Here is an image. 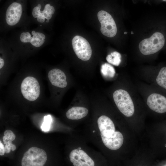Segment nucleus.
<instances>
[{"label": "nucleus", "mask_w": 166, "mask_h": 166, "mask_svg": "<svg viewBox=\"0 0 166 166\" xmlns=\"http://www.w3.org/2000/svg\"><path fill=\"white\" fill-rule=\"evenodd\" d=\"M102 142L105 145L111 150L119 149L122 145L124 138L122 133L115 131V127L111 120L104 115L97 120Z\"/></svg>", "instance_id": "f257e3e1"}, {"label": "nucleus", "mask_w": 166, "mask_h": 166, "mask_svg": "<svg viewBox=\"0 0 166 166\" xmlns=\"http://www.w3.org/2000/svg\"><path fill=\"white\" fill-rule=\"evenodd\" d=\"M165 42L164 35L160 32H156L150 38L141 41L139 44V48L144 55L153 54L163 47Z\"/></svg>", "instance_id": "f03ea898"}, {"label": "nucleus", "mask_w": 166, "mask_h": 166, "mask_svg": "<svg viewBox=\"0 0 166 166\" xmlns=\"http://www.w3.org/2000/svg\"><path fill=\"white\" fill-rule=\"evenodd\" d=\"M114 101L120 111L124 116L130 117L134 112V105L132 98L126 91L118 89L113 95Z\"/></svg>", "instance_id": "7ed1b4c3"}, {"label": "nucleus", "mask_w": 166, "mask_h": 166, "mask_svg": "<svg viewBox=\"0 0 166 166\" xmlns=\"http://www.w3.org/2000/svg\"><path fill=\"white\" fill-rule=\"evenodd\" d=\"M20 91L23 97L30 101H34L39 97L41 87L39 83L35 77L27 76L21 82Z\"/></svg>", "instance_id": "20e7f679"}, {"label": "nucleus", "mask_w": 166, "mask_h": 166, "mask_svg": "<svg viewBox=\"0 0 166 166\" xmlns=\"http://www.w3.org/2000/svg\"><path fill=\"white\" fill-rule=\"evenodd\" d=\"M47 160V154L44 150L32 147L24 154L21 165L22 166H42Z\"/></svg>", "instance_id": "39448f33"}, {"label": "nucleus", "mask_w": 166, "mask_h": 166, "mask_svg": "<svg viewBox=\"0 0 166 166\" xmlns=\"http://www.w3.org/2000/svg\"><path fill=\"white\" fill-rule=\"evenodd\" d=\"M73 50L79 59L86 61L89 60L92 54V50L88 41L81 36H75L72 40Z\"/></svg>", "instance_id": "423d86ee"}, {"label": "nucleus", "mask_w": 166, "mask_h": 166, "mask_svg": "<svg viewBox=\"0 0 166 166\" xmlns=\"http://www.w3.org/2000/svg\"><path fill=\"white\" fill-rule=\"evenodd\" d=\"M97 17L101 23V31L105 36L112 38L116 35L117 27L113 18L107 12L101 10L97 13Z\"/></svg>", "instance_id": "0eeeda50"}, {"label": "nucleus", "mask_w": 166, "mask_h": 166, "mask_svg": "<svg viewBox=\"0 0 166 166\" xmlns=\"http://www.w3.org/2000/svg\"><path fill=\"white\" fill-rule=\"evenodd\" d=\"M70 161L74 166H94L93 160L83 150L80 149L72 150L69 155Z\"/></svg>", "instance_id": "6e6552de"}, {"label": "nucleus", "mask_w": 166, "mask_h": 166, "mask_svg": "<svg viewBox=\"0 0 166 166\" xmlns=\"http://www.w3.org/2000/svg\"><path fill=\"white\" fill-rule=\"evenodd\" d=\"M147 103L152 110L159 113L166 112V97L160 93H153L148 97Z\"/></svg>", "instance_id": "1a4fd4ad"}, {"label": "nucleus", "mask_w": 166, "mask_h": 166, "mask_svg": "<svg viewBox=\"0 0 166 166\" xmlns=\"http://www.w3.org/2000/svg\"><path fill=\"white\" fill-rule=\"evenodd\" d=\"M22 13V7L19 3L14 2L8 8L6 14V23L10 26H14L19 21Z\"/></svg>", "instance_id": "9d476101"}, {"label": "nucleus", "mask_w": 166, "mask_h": 166, "mask_svg": "<svg viewBox=\"0 0 166 166\" xmlns=\"http://www.w3.org/2000/svg\"><path fill=\"white\" fill-rule=\"evenodd\" d=\"M48 77L50 83L54 86L64 88L67 85L66 76L59 69L54 68L50 70L48 73Z\"/></svg>", "instance_id": "9b49d317"}, {"label": "nucleus", "mask_w": 166, "mask_h": 166, "mask_svg": "<svg viewBox=\"0 0 166 166\" xmlns=\"http://www.w3.org/2000/svg\"><path fill=\"white\" fill-rule=\"evenodd\" d=\"M88 113V109L83 107H73L66 112L67 117L72 120H77L82 119L87 116Z\"/></svg>", "instance_id": "f8f14e48"}, {"label": "nucleus", "mask_w": 166, "mask_h": 166, "mask_svg": "<svg viewBox=\"0 0 166 166\" xmlns=\"http://www.w3.org/2000/svg\"><path fill=\"white\" fill-rule=\"evenodd\" d=\"M15 138V135L11 130H7L4 132L3 140L4 144L5 145V149L6 153H10L11 150L14 151L16 150V146L12 143Z\"/></svg>", "instance_id": "ddd939ff"}, {"label": "nucleus", "mask_w": 166, "mask_h": 166, "mask_svg": "<svg viewBox=\"0 0 166 166\" xmlns=\"http://www.w3.org/2000/svg\"><path fill=\"white\" fill-rule=\"evenodd\" d=\"M156 81L160 87L166 90V66H163L160 69Z\"/></svg>", "instance_id": "4468645a"}, {"label": "nucleus", "mask_w": 166, "mask_h": 166, "mask_svg": "<svg viewBox=\"0 0 166 166\" xmlns=\"http://www.w3.org/2000/svg\"><path fill=\"white\" fill-rule=\"evenodd\" d=\"M101 72L103 76L107 78H112L115 74L114 68L109 64L105 63L103 64L101 67Z\"/></svg>", "instance_id": "2eb2a0df"}, {"label": "nucleus", "mask_w": 166, "mask_h": 166, "mask_svg": "<svg viewBox=\"0 0 166 166\" xmlns=\"http://www.w3.org/2000/svg\"><path fill=\"white\" fill-rule=\"evenodd\" d=\"M45 35L42 33L36 32L32 37L30 43L34 46L38 47L42 46L45 42Z\"/></svg>", "instance_id": "dca6fc26"}, {"label": "nucleus", "mask_w": 166, "mask_h": 166, "mask_svg": "<svg viewBox=\"0 0 166 166\" xmlns=\"http://www.w3.org/2000/svg\"><path fill=\"white\" fill-rule=\"evenodd\" d=\"M121 55L120 53L114 51L109 54L106 57L107 62L113 65L118 66L121 61Z\"/></svg>", "instance_id": "f3484780"}, {"label": "nucleus", "mask_w": 166, "mask_h": 166, "mask_svg": "<svg viewBox=\"0 0 166 166\" xmlns=\"http://www.w3.org/2000/svg\"><path fill=\"white\" fill-rule=\"evenodd\" d=\"M52 121V118L50 115L45 116L44 117V121L41 127L42 130L44 132L49 131L50 128Z\"/></svg>", "instance_id": "a211bd4d"}, {"label": "nucleus", "mask_w": 166, "mask_h": 166, "mask_svg": "<svg viewBox=\"0 0 166 166\" xmlns=\"http://www.w3.org/2000/svg\"><path fill=\"white\" fill-rule=\"evenodd\" d=\"M32 39L30 34L28 32H23L20 35V39L21 42L23 43L30 42Z\"/></svg>", "instance_id": "6ab92c4d"}, {"label": "nucleus", "mask_w": 166, "mask_h": 166, "mask_svg": "<svg viewBox=\"0 0 166 166\" xmlns=\"http://www.w3.org/2000/svg\"><path fill=\"white\" fill-rule=\"evenodd\" d=\"M41 12L40 9L38 6H36L33 10L32 14L34 18H37Z\"/></svg>", "instance_id": "aec40b11"}, {"label": "nucleus", "mask_w": 166, "mask_h": 166, "mask_svg": "<svg viewBox=\"0 0 166 166\" xmlns=\"http://www.w3.org/2000/svg\"><path fill=\"white\" fill-rule=\"evenodd\" d=\"M45 18L43 14V13L41 11V14L37 18V20L38 22L40 23H43L45 21Z\"/></svg>", "instance_id": "412c9836"}, {"label": "nucleus", "mask_w": 166, "mask_h": 166, "mask_svg": "<svg viewBox=\"0 0 166 166\" xmlns=\"http://www.w3.org/2000/svg\"><path fill=\"white\" fill-rule=\"evenodd\" d=\"M5 152V147L3 144L0 141V155L2 156L4 155Z\"/></svg>", "instance_id": "4be33fe9"}, {"label": "nucleus", "mask_w": 166, "mask_h": 166, "mask_svg": "<svg viewBox=\"0 0 166 166\" xmlns=\"http://www.w3.org/2000/svg\"><path fill=\"white\" fill-rule=\"evenodd\" d=\"M43 13V14L45 18L47 20L50 19L52 17V14L48 13L47 11H42Z\"/></svg>", "instance_id": "5701e85b"}, {"label": "nucleus", "mask_w": 166, "mask_h": 166, "mask_svg": "<svg viewBox=\"0 0 166 166\" xmlns=\"http://www.w3.org/2000/svg\"><path fill=\"white\" fill-rule=\"evenodd\" d=\"M47 11L48 13L52 15L54 13L55 9L53 6H51Z\"/></svg>", "instance_id": "b1692460"}, {"label": "nucleus", "mask_w": 166, "mask_h": 166, "mask_svg": "<svg viewBox=\"0 0 166 166\" xmlns=\"http://www.w3.org/2000/svg\"><path fill=\"white\" fill-rule=\"evenodd\" d=\"M4 61L3 59L0 57V70L2 69L4 66Z\"/></svg>", "instance_id": "393cba45"}, {"label": "nucleus", "mask_w": 166, "mask_h": 166, "mask_svg": "<svg viewBox=\"0 0 166 166\" xmlns=\"http://www.w3.org/2000/svg\"><path fill=\"white\" fill-rule=\"evenodd\" d=\"M50 5L49 4H47L45 5V6L44 9L43 11H47V10L49 9V7L50 6Z\"/></svg>", "instance_id": "a878e982"}, {"label": "nucleus", "mask_w": 166, "mask_h": 166, "mask_svg": "<svg viewBox=\"0 0 166 166\" xmlns=\"http://www.w3.org/2000/svg\"><path fill=\"white\" fill-rule=\"evenodd\" d=\"M32 34L33 35H34V34H35L36 33V32L35 31H33L32 32Z\"/></svg>", "instance_id": "bb28decb"}, {"label": "nucleus", "mask_w": 166, "mask_h": 166, "mask_svg": "<svg viewBox=\"0 0 166 166\" xmlns=\"http://www.w3.org/2000/svg\"><path fill=\"white\" fill-rule=\"evenodd\" d=\"M38 6L41 9V6L40 4H38Z\"/></svg>", "instance_id": "cd10ccee"}, {"label": "nucleus", "mask_w": 166, "mask_h": 166, "mask_svg": "<svg viewBox=\"0 0 166 166\" xmlns=\"http://www.w3.org/2000/svg\"><path fill=\"white\" fill-rule=\"evenodd\" d=\"M46 22H49V20H46Z\"/></svg>", "instance_id": "c85d7f7f"}, {"label": "nucleus", "mask_w": 166, "mask_h": 166, "mask_svg": "<svg viewBox=\"0 0 166 166\" xmlns=\"http://www.w3.org/2000/svg\"><path fill=\"white\" fill-rule=\"evenodd\" d=\"M127 33L126 32H125L124 33V34H126Z\"/></svg>", "instance_id": "c756f323"}, {"label": "nucleus", "mask_w": 166, "mask_h": 166, "mask_svg": "<svg viewBox=\"0 0 166 166\" xmlns=\"http://www.w3.org/2000/svg\"><path fill=\"white\" fill-rule=\"evenodd\" d=\"M131 34H133V32H132V31H131Z\"/></svg>", "instance_id": "7c9ffc66"}, {"label": "nucleus", "mask_w": 166, "mask_h": 166, "mask_svg": "<svg viewBox=\"0 0 166 166\" xmlns=\"http://www.w3.org/2000/svg\"><path fill=\"white\" fill-rule=\"evenodd\" d=\"M162 1H165L166 2V0H162Z\"/></svg>", "instance_id": "2f4dec72"}, {"label": "nucleus", "mask_w": 166, "mask_h": 166, "mask_svg": "<svg viewBox=\"0 0 166 166\" xmlns=\"http://www.w3.org/2000/svg\"><path fill=\"white\" fill-rule=\"evenodd\" d=\"M95 132V131H93V132Z\"/></svg>", "instance_id": "473e14b6"}, {"label": "nucleus", "mask_w": 166, "mask_h": 166, "mask_svg": "<svg viewBox=\"0 0 166 166\" xmlns=\"http://www.w3.org/2000/svg\"><path fill=\"white\" fill-rule=\"evenodd\" d=\"M165 146H166V145H165Z\"/></svg>", "instance_id": "72a5a7b5"}]
</instances>
